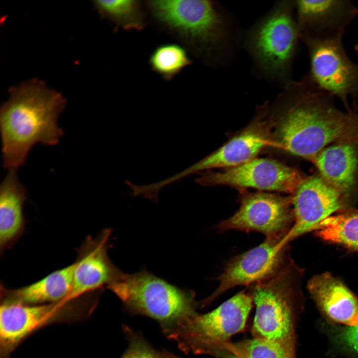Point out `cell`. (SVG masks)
I'll use <instances>...</instances> for the list:
<instances>
[{"mask_svg": "<svg viewBox=\"0 0 358 358\" xmlns=\"http://www.w3.org/2000/svg\"><path fill=\"white\" fill-rule=\"evenodd\" d=\"M285 91L286 104L278 116L273 115L271 146L311 161L335 143H358V114L339 109L334 96L308 76L290 83Z\"/></svg>", "mask_w": 358, "mask_h": 358, "instance_id": "6da1fadb", "label": "cell"}, {"mask_svg": "<svg viewBox=\"0 0 358 358\" xmlns=\"http://www.w3.org/2000/svg\"><path fill=\"white\" fill-rule=\"evenodd\" d=\"M1 106L0 129L3 167L17 170L37 144H58L64 131L59 115L66 105L63 95L44 82L32 79L10 88Z\"/></svg>", "mask_w": 358, "mask_h": 358, "instance_id": "7a4b0ae2", "label": "cell"}, {"mask_svg": "<svg viewBox=\"0 0 358 358\" xmlns=\"http://www.w3.org/2000/svg\"><path fill=\"white\" fill-rule=\"evenodd\" d=\"M304 270L294 262L275 276L247 287L256 306L253 338L272 342L295 356V327L304 303Z\"/></svg>", "mask_w": 358, "mask_h": 358, "instance_id": "3957f363", "label": "cell"}, {"mask_svg": "<svg viewBox=\"0 0 358 358\" xmlns=\"http://www.w3.org/2000/svg\"><path fill=\"white\" fill-rule=\"evenodd\" d=\"M130 312L156 321L166 336L196 312L195 294L146 270L122 272L107 286Z\"/></svg>", "mask_w": 358, "mask_h": 358, "instance_id": "277c9868", "label": "cell"}, {"mask_svg": "<svg viewBox=\"0 0 358 358\" xmlns=\"http://www.w3.org/2000/svg\"><path fill=\"white\" fill-rule=\"evenodd\" d=\"M144 5L160 26L196 55L210 54L224 41V21L211 1L149 0Z\"/></svg>", "mask_w": 358, "mask_h": 358, "instance_id": "5b68a950", "label": "cell"}, {"mask_svg": "<svg viewBox=\"0 0 358 358\" xmlns=\"http://www.w3.org/2000/svg\"><path fill=\"white\" fill-rule=\"evenodd\" d=\"M95 292L77 299L40 305L1 302L0 358L11 353L31 334L50 324L70 322L88 317L97 303Z\"/></svg>", "mask_w": 358, "mask_h": 358, "instance_id": "8992f818", "label": "cell"}, {"mask_svg": "<svg viewBox=\"0 0 358 358\" xmlns=\"http://www.w3.org/2000/svg\"><path fill=\"white\" fill-rule=\"evenodd\" d=\"M253 303L250 294L244 290L208 313L196 312L166 337L186 353L209 355L244 329Z\"/></svg>", "mask_w": 358, "mask_h": 358, "instance_id": "52a82bcc", "label": "cell"}, {"mask_svg": "<svg viewBox=\"0 0 358 358\" xmlns=\"http://www.w3.org/2000/svg\"><path fill=\"white\" fill-rule=\"evenodd\" d=\"M239 209L216 226L219 232L235 230L257 232L266 238L286 237L294 223L291 195L242 191Z\"/></svg>", "mask_w": 358, "mask_h": 358, "instance_id": "ba28073f", "label": "cell"}, {"mask_svg": "<svg viewBox=\"0 0 358 358\" xmlns=\"http://www.w3.org/2000/svg\"><path fill=\"white\" fill-rule=\"evenodd\" d=\"M284 238H266L258 246L229 260L223 272L216 278L219 282L218 286L202 301V305L209 304L234 287H248L270 278L284 270L294 262L289 244L282 242Z\"/></svg>", "mask_w": 358, "mask_h": 358, "instance_id": "9c48e42d", "label": "cell"}, {"mask_svg": "<svg viewBox=\"0 0 358 358\" xmlns=\"http://www.w3.org/2000/svg\"><path fill=\"white\" fill-rule=\"evenodd\" d=\"M342 37L302 39L310 58V80L320 89L339 97L348 109L349 96L358 98V65L349 58Z\"/></svg>", "mask_w": 358, "mask_h": 358, "instance_id": "30bf717a", "label": "cell"}, {"mask_svg": "<svg viewBox=\"0 0 358 358\" xmlns=\"http://www.w3.org/2000/svg\"><path fill=\"white\" fill-rule=\"evenodd\" d=\"M305 177L297 169L279 161L257 157L221 171H207L195 181L204 186L227 185L291 194Z\"/></svg>", "mask_w": 358, "mask_h": 358, "instance_id": "8fae6325", "label": "cell"}, {"mask_svg": "<svg viewBox=\"0 0 358 358\" xmlns=\"http://www.w3.org/2000/svg\"><path fill=\"white\" fill-rule=\"evenodd\" d=\"M292 7L287 2L279 5L255 29L250 39L255 57L271 75L285 76L295 52L299 34Z\"/></svg>", "mask_w": 358, "mask_h": 358, "instance_id": "7c38bea8", "label": "cell"}, {"mask_svg": "<svg viewBox=\"0 0 358 358\" xmlns=\"http://www.w3.org/2000/svg\"><path fill=\"white\" fill-rule=\"evenodd\" d=\"M273 115L266 104L260 107L251 122L215 151L183 171L167 179L168 185L185 177L213 169H227L240 165L257 157L271 145Z\"/></svg>", "mask_w": 358, "mask_h": 358, "instance_id": "4fadbf2b", "label": "cell"}, {"mask_svg": "<svg viewBox=\"0 0 358 358\" xmlns=\"http://www.w3.org/2000/svg\"><path fill=\"white\" fill-rule=\"evenodd\" d=\"M290 195L295 220L282 241L284 244L313 231L329 217L353 208L351 201L319 174L305 177Z\"/></svg>", "mask_w": 358, "mask_h": 358, "instance_id": "5bb4252c", "label": "cell"}, {"mask_svg": "<svg viewBox=\"0 0 358 358\" xmlns=\"http://www.w3.org/2000/svg\"><path fill=\"white\" fill-rule=\"evenodd\" d=\"M110 229L95 238L89 236L82 244L75 262L72 288L64 300L70 301L87 294L100 290L117 280L122 273L112 263L108 255Z\"/></svg>", "mask_w": 358, "mask_h": 358, "instance_id": "9a60e30c", "label": "cell"}, {"mask_svg": "<svg viewBox=\"0 0 358 358\" xmlns=\"http://www.w3.org/2000/svg\"><path fill=\"white\" fill-rule=\"evenodd\" d=\"M297 10L299 37L327 38L343 37L347 26L358 13L349 0H297Z\"/></svg>", "mask_w": 358, "mask_h": 358, "instance_id": "2e32d148", "label": "cell"}, {"mask_svg": "<svg viewBox=\"0 0 358 358\" xmlns=\"http://www.w3.org/2000/svg\"><path fill=\"white\" fill-rule=\"evenodd\" d=\"M307 289L326 321L358 325V297L342 279L329 272H322L309 279Z\"/></svg>", "mask_w": 358, "mask_h": 358, "instance_id": "e0dca14e", "label": "cell"}, {"mask_svg": "<svg viewBox=\"0 0 358 358\" xmlns=\"http://www.w3.org/2000/svg\"><path fill=\"white\" fill-rule=\"evenodd\" d=\"M311 162L318 174L354 204L358 195V143H335L323 149Z\"/></svg>", "mask_w": 358, "mask_h": 358, "instance_id": "ac0fdd59", "label": "cell"}, {"mask_svg": "<svg viewBox=\"0 0 358 358\" xmlns=\"http://www.w3.org/2000/svg\"><path fill=\"white\" fill-rule=\"evenodd\" d=\"M75 267L74 263L34 283L18 288L9 289L1 286V302L40 305L63 301L71 291Z\"/></svg>", "mask_w": 358, "mask_h": 358, "instance_id": "d6986e66", "label": "cell"}, {"mask_svg": "<svg viewBox=\"0 0 358 358\" xmlns=\"http://www.w3.org/2000/svg\"><path fill=\"white\" fill-rule=\"evenodd\" d=\"M26 197L16 170H9L0 187V251L11 247L23 233V206Z\"/></svg>", "mask_w": 358, "mask_h": 358, "instance_id": "ffe728a7", "label": "cell"}, {"mask_svg": "<svg viewBox=\"0 0 358 358\" xmlns=\"http://www.w3.org/2000/svg\"><path fill=\"white\" fill-rule=\"evenodd\" d=\"M313 232L327 243L358 252V210L351 208L332 215L320 222Z\"/></svg>", "mask_w": 358, "mask_h": 358, "instance_id": "44dd1931", "label": "cell"}, {"mask_svg": "<svg viewBox=\"0 0 358 358\" xmlns=\"http://www.w3.org/2000/svg\"><path fill=\"white\" fill-rule=\"evenodd\" d=\"M93 5L99 14L126 31L143 30L146 26L143 4L138 0H96Z\"/></svg>", "mask_w": 358, "mask_h": 358, "instance_id": "7402d4cb", "label": "cell"}, {"mask_svg": "<svg viewBox=\"0 0 358 358\" xmlns=\"http://www.w3.org/2000/svg\"><path fill=\"white\" fill-rule=\"evenodd\" d=\"M209 355L218 358H296L278 345L256 338L235 343H222Z\"/></svg>", "mask_w": 358, "mask_h": 358, "instance_id": "603a6c76", "label": "cell"}, {"mask_svg": "<svg viewBox=\"0 0 358 358\" xmlns=\"http://www.w3.org/2000/svg\"><path fill=\"white\" fill-rule=\"evenodd\" d=\"M149 63L152 71L164 80L170 81L192 62L182 46L167 43L155 48L150 56Z\"/></svg>", "mask_w": 358, "mask_h": 358, "instance_id": "cb8c5ba5", "label": "cell"}, {"mask_svg": "<svg viewBox=\"0 0 358 358\" xmlns=\"http://www.w3.org/2000/svg\"><path fill=\"white\" fill-rule=\"evenodd\" d=\"M321 327L334 352L358 358V325L335 324L325 320L321 323Z\"/></svg>", "mask_w": 358, "mask_h": 358, "instance_id": "d4e9b609", "label": "cell"}, {"mask_svg": "<svg viewBox=\"0 0 358 358\" xmlns=\"http://www.w3.org/2000/svg\"><path fill=\"white\" fill-rule=\"evenodd\" d=\"M124 330L128 341V347L121 358H161L157 352L143 338L128 327Z\"/></svg>", "mask_w": 358, "mask_h": 358, "instance_id": "484cf974", "label": "cell"}, {"mask_svg": "<svg viewBox=\"0 0 358 358\" xmlns=\"http://www.w3.org/2000/svg\"><path fill=\"white\" fill-rule=\"evenodd\" d=\"M161 358H180L172 353L167 351H163L160 352Z\"/></svg>", "mask_w": 358, "mask_h": 358, "instance_id": "4316f807", "label": "cell"}, {"mask_svg": "<svg viewBox=\"0 0 358 358\" xmlns=\"http://www.w3.org/2000/svg\"><path fill=\"white\" fill-rule=\"evenodd\" d=\"M355 50H356V53H357V55H358V44H357V45L355 46Z\"/></svg>", "mask_w": 358, "mask_h": 358, "instance_id": "83f0119b", "label": "cell"}]
</instances>
